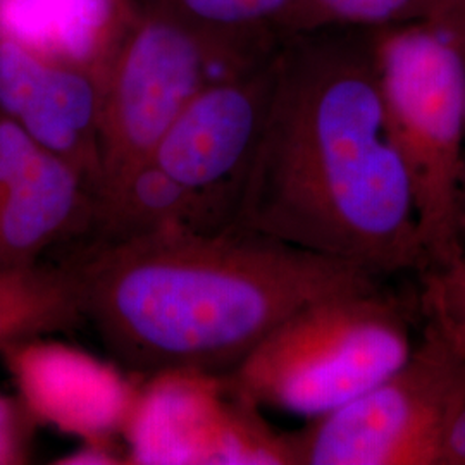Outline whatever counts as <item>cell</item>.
<instances>
[{
  "label": "cell",
  "instance_id": "22",
  "mask_svg": "<svg viewBox=\"0 0 465 465\" xmlns=\"http://www.w3.org/2000/svg\"><path fill=\"white\" fill-rule=\"evenodd\" d=\"M441 465H465V399L450 426Z\"/></svg>",
  "mask_w": 465,
  "mask_h": 465
},
{
  "label": "cell",
  "instance_id": "3",
  "mask_svg": "<svg viewBox=\"0 0 465 465\" xmlns=\"http://www.w3.org/2000/svg\"><path fill=\"white\" fill-rule=\"evenodd\" d=\"M388 132L405 164L426 269L460 247L465 54L450 19L367 30Z\"/></svg>",
  "mask_w": 465,
  "mask_h": 465
},
{
  "label": "cell",
  "instance_id": "14",
  "mask_svg": "<svg viewBox=\"0 0 465 465\" xmlns=\"http://www.w3.org/2000/svg\"><path fill=\"white\" fill-rule=\"evenodd\" d=\"M84 319L74 267L0 269V349L19 340L66 331Z\"/></svg>",
  "mask_w": 465,
  "mask_h": 465
},
{
  "label": "cell",
  "instance_id": "20",
  "mask_svg": "<svg viewBox=\"0 0 465 465\" xmlns=\"http://www.w3.org/2000/svg\"><path fill=\"white\" fill-rule=\"evenodd\" d=\"M82 447L73 450L55 464L59 465H116L128 464L124 455L116 445V436L88 438L82 440Z\"/></svg>",
  "mask_w": 465,
  "mask_h": 465
},
{
  "label": "cell",
  "instance_id": "8",
  "mask_svg": "<svg viewBox=\"0 0 465 465\" xmlns=\"http://www.w3.org/2000/svg\"><path fill=\"white\" fill-rule=\"evenodd\" d=\"M0 355L35 422L80 440L124 431L140 388L119 367L40 336L7 343Z\"/></svg>",
  "mask_w": 465,
  "mask_h": 465
},
{
  "label": "cell",
  "instance_id": "16",
  "mask_svg": "<svg viewBox=\"0 0 465 465\" xmlns=\"http://www.w3.org/2000/svg\"><path fill=\"white\" fill-rule=\"evenodd\" d=\"M465 0H303L302 34L328 28L374 30L451 16Z\"/></svg>",
  "mask_w": 465,
  "mask_h": 465
},
{
  "label": "cell",
  "instance_id": "7",
  "mask_svg": "<svg viewBox=\"0 0 465 465\" xmlns=\"http://www.w3.org/2000/svg\"><path fill=\"white\" fill-rule=\"evenodd\" d=\"M282 49L205 84L152 153L157 166L205 202L223 228L232 226L240 184L266 128Z\"/></svg>",
  "mask_w": 465,
  "mask_h": 465
},
{
  "label": "cell",
  "instance_id": "2",
  "mask_svg": "<svg viewBox=\"0 0 465 465\" xmlns=\"http://www.w3.org/2000/svg\"><path fill=\"white\" fill-rule=\"evenodd\" d=\"M74 269L84 319L140 376L224 378L302 307L381 286L362 267L238 226L102 245Z\"/></svg>",
  "mask_w": 465,
  "mask_h": 465
},
{
  "label": "cell",
  "instance_id": "1",
  "mask_svg": "<svg viewBox=\"0 0 465 465\" xmlns=\"http://www.w3.org/2000/svg\"><path fill=\"white\" fill-rule=\"evenodd\" d=\"M232 226L380 280L424 272L414 193L388 132L367 30L328 28L284 42Z\"/></svg>",
  "mask_w": 465,
  "mask_h": 465
},
{
  "label": "cell",
  "instance_id": "4",
  "mask_svg": "<svg viewBox=\"0 0 465 465\" xmlns=\"http://www.w3.org/2000/svg\"><path fill=\"white\" fill-rule=\"evenodd\" d=\"M409 321L403 303L382 286L316 300L284 319L223 380L242 403L312 420L409 361L417 343Z\"/></svg>",
  "mask_w": 465,
  "mask_h": 465
},
{
  "label": "cell",
  "instance_id": "12",
  "mask_svg": "<svg viewBox=\"0 0 465 465\" xmlns=\"http://www.w3.org/2000/svg\"><path fill=\"white\" fill-rule=\"evenodd\" d=\"M92 228L99 232L95 247L174 230H223L205 202L152 159L100 188Z\"/></svg>",
  "mask_w": 465,
  "mask_h": 465
},
{
  "label": "cell",
  "instance_id": "13",
  "mask_svg": "<svg viewBox=\"0 0 465 465\" xmlns=\"http://www.w3.org/2000/svg\"><path fill=\"white\" fill-rule=\"evenodd\" d=\"M219 45L267 57L302 35L303 0H142Z\"/></svg>",
  "mask_w": 465,
  "mask_h": 465
},
{
  "label": "cell",
  "instance_id": "5",
  "mask_svg": "<svg viewBox=\"0 0 465 465\" xmlns=\"http://www.w3.org/2000/svg\"><path fill=\"white\" fill-rule=\"evenodd\" d=\"M465 399V357L430 326L393 374L280 438L282 464L441 465Z\"/></svg>",
  "mask_w": 465,
  "mask_h": 465
},
{
  "label": "cell",
  "instance_id": "19",
  "mask_svg": "<svg viewBox=\"0 0 465 465\" xmlns=\"http://www.w3.org/2000/svg\"><path fill=\"white\" fill-rule=\"evenodd\" d=\"M40 149L21 123L0 109V195L25 174Z\"/></svg>",
  "mask_w": 465,
  "mask_h": 465
},
{
  "label": "cell",
  "instance_id": "10",
  "mask_svg": "<svg viewBox=\"0 0 465 465\" xmlns=\"http://www.w3.org/2000/svg\"><path fill=\"white\" fill-rule=\"evenodd\" d=\"M224 380L192 371L150 376L123 434L128 464H205L240 459L219 411Z\"/></svg>",
  "mask_w": 465,
  "mask_h": 465
},
{
  "label": "cell",
  "instance_id": "9",
  "mask_svg": "<svg viewBox=\"0 0 465 465\" xmlns=\"http://www.w3.org/2000/svg\"><path fill=\"white\" fill-rule=\"evenodd\" d=\"M102 84L84 69L0 38V109L63 157L97 195Z\"/></svg>",
  "mask_w": 465,
  "mask_h": 465
},
{
  "label": "cell",
  "instance_id": "15",
  "mask_svg": "<svg viewBox=\"0 0 465 465\" xmlns=\"http://www.w3.org/2000/svg\"><path fill=\"white\" fill-rule=\"evenodd\" d=\"M61 61L92 74L104 90L117 50L140 15V0H47Z\"/></svg>",
  "mask_w": 465,
  "mask_h": 465
},
{
  "label": "cell",
  "instance_id": "23",
  "mask_svg": "<svg viewBox=\"0 0 465 465\" xmlns=\"http://www.w3.org/2000/svg\"><path fill=\"white\" fill-rule=\"evenodd\" d=\"M28 436L0 430V465L25 464L28 460Z\"/></svg>",
  "mask_w": 465,
  "mask_h": 465
},
{
  "label": "cell",
  "instance_id": "18",
  "mask_svg": "<svg viewBox=\"0 0 465 465\" xmlns=\"http://www.w3.org/2000/svg\"><path fill=\"white\" fill-rule=\"evenodd\" d=\"M0 38L59 59L47 0H0Z\"/></svg>",
  "mask_w": 465,
  "mask_h": 465
},
{
  "label": "cell",
  "instance_id": "11",
  "mask_svg": "<svg viewBox=\"0 0 465 465\" xmlns=\"http://www.w3.org/2000/svg\"><path fill=\"white\" fill-rule=\"evenodd\" d=\"M95 199L76 167L40 149L0 195V269L36 266L50 247L92 228Z\"/></svg>",
  "mask_w": 465,
  "mask_h": 465
},
{
  "label": "cell",
  "instance_id": "21",
  "mask_svg": "<svg viewBox=\"0 0 465 465\" xmlns=\"http://www.w3.org/2000/svg\"><path fill=\"white\" fill-rule=\"evenodd\" d=\"M35 422L19 400L0 395V430L30 436Z\"/></svg>",
  "mask_w": 465,
  "mask_h": 465
},
{
  "label": "cell",
  "instance_id": "24",
  "mask_svg": "<svg viewBox=\"0 0 465 465\" xmlns=\"http://www.w3.org/2000/svg\"><path fill=\"white\" fill-rule=\"evenodd\" d=\"M451 21L455 32L459 35L465 54V2L451 15L447 17ZM459 216H460V240L465 236V143H464V163H462V174H460V188H459Z\"/></svg>",
  "mask_w": 465,
  "mask_h": 465
},
{
  "label": "cell",
  "instance_id": "17",
  "mask_svg": "<svg viewBox=\"0 0 465 465\" xmlns=\"http://www.w3.org/2000/svg\"><path fill=\"white\" fill-rule=\"evenodd\" d=\"M419 309L450 347L465 357V236L447 264L420 272Z\"/></svg>",
  "mask_w": 465,
  "mask_h": 465
},
{
  "label": "cell",
  "instance_id": "6",
  "mask_svg": "<svg viewBox=\"0 0 465 465\" xmlns=\"http://www.w3.org/2000/svg\"><path fill=\"white\" fill-rule=\"evenodd\" d=\"M262 59L226 49L142 2L104 84L99 190L150 161L167 128L205 84Z\"/></svg>",
  "mask_w": 465,
  "mask_h": 465
}]
</instances>
